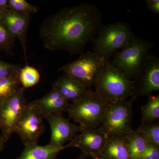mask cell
<instances>
[{
  "label": "cell",
  "instance_id": "obj_1",
  "mask_svg": "<svg viewBox=\"0 0 159 159\" xmlns=\"http://www.w3.org/2000/svg\"><path fill=\"white\" fill-rule=\"evenodd\" d=\"M103 25L101 11L95 5L82 3L60 9L43 22L39 36L51 51L82 54Z\"/></svg>",
  "mask_w": 159,
  "mask_h": 159
},
{
  "label": "cell",
  "instance_id": "obj_2",
  "mask_svg": "<svg viewBox=\"0 0 159 159\" xmlns=\"http://www.w3.org/2000/svg\"><path fill=\"white\" fill-rule=\"evenodd\" d=\"M133 81L121 71L106 63L94 84L95 92L108 103L126 100L131 97Z\"/></svg>",
  "mask_w": 159,
  "mask_h": 159
},
{
  "label": "cell",
  "instance_id": "obj_3",
  "mask_svg": "<svg viewBox=\"0 0 159 159\" xmlns=\"http://www.w3.org/2000/svg\"><path fill=\"white\" fill-rule=\"evenodd\" d=\"M97 35L92 40L94 52L109 61L128 45L134 34L128 24L119 21L102 25Z\"/></svg>",
  "mask_w": 159,
  "mask_h": 159
},
{
  "label": "cell",
  "instance_id": "obj_4",
  "mask_svg": "<svg viewBox=\"0 0 159 159\" xmlns=\"http://www.w3.org/2000/svg\"><path fill=\"white\" fill-rule=\"evenodd\" d=\"M154 46L152 42L134 35L128 45L114 54L109 62L129 79L133 80Z\"/></svg>",
  "mask_w": 159,
  "mask_h": 159
},
{
  "label": "cell",
  "instance_id": "obj_5",
  "mask_svg": "<svg viewBox=\"0 0 159 159\" xmlns=\"http://www.w3.org/2000/svg\"><path fill=\"white\" fill-rule=\"evenodd\" d=\"M108 105L96 92L90 91L70 104L69 116L80 127H99Z\"/></svg>",
  "mask_w": 159,
  "mask_h": 159
},
{
  "label": "cell",
  "instance_id": "obj_6",
  "mask_svg": "<svg viewBox=\"0 0 159 159\" xmlns=\"http://www.w3.org/2000/svg\"><path fill=\"white\" fill-rule=\"evenodd\" d=\"M135 99L108 103L99 128L108 138L127 136L133 129V106Z\"/></svg>",
  "mask_w": 159,
  "mask_h": 159
},
{
  "label": "cell",
  "instance_id": "obj_7",
  "mask_svg": "<svg viewBox=\"0 0 159 159\" xmlns=\"http://www.w3.org/2000/svg\"><path fill=\"white\" fill-rule=\"evenodd\" d=\"M107 61L94 51H89L75 61L61 66L58 71L70 75L89 89L95 84Z\"/></svg>",
  "mask_w": 159,
  "mask_h": 159
},
{
  "label": "cell",
  "instance_id": "obj_8",
  "mask_svg": "<svg viewBox=\"0 0 159 159\" xmlns=\"http://www.w3.org/2000/svg\"><path fill=\"white\" fill-rule=\"evenodd\" d=\"M43 118L42 110L35 101L26 104L14 131L24 145L37 144L45 130Z\"/></svg>",
  "mask_w": 159,
  "mask_h": 159
},
{
  "label": "cell",
  "instance_id": "obj_9",
  "mask_svg": "<svg viewBox=\"0 0 159 159\" xmlns=\"http://www.w3.org/2000/svg\"><path fill=\"white\" fill-rule=\"evenodd\" d=\"M20 87L12 96L0 104V131L3 142H8L27 103L24 92Z\"/></svg>",
  "mask_w": 159,
  "mask_h": 159
},
{
  "label": "cell",
  "instance_id": "obj_10",
  "mask_svg": "<svg viewBox=\"0 0 159 159\" xmlns=\"http://www.w3.org/2000/svg\"><path fill=\"white\" fill-rule=\"evenodd\" d=\"M133 90L131 98L136 99L142 97H149L159 90V58L148 54L142 68L133 80Z\"/></svg>",
  "mask_w": 159,
  "mask_h": 159
},
{
  "label": "cell",
  "instance_id": "obj_11",
  "mask_svg": "<svg viewBox=\"0 0 159 159\" xmlns=\"http://www.w3.org/2000/svg\"><path fill=\"white\" fill-rule=\"evenodd\" d=\"M80 131L69 143L79 148L87 157L101 155L108 138L99 127H80Z\"/></svg>",
  "mask_w": 159,
  "mask_h": 159
},
{
  "label": "cell",
  "instance_id": "obj_12",
  "mask_svg": "<svg viewBox=\"0 0 159 159\" xmlns=\"http://www.w3.org/2000/svg\"><path fill=\"white\" fill-rule=\"evenodd\" d=\"M44 118L50 124L51 130V140L49 144L62 147L65 143L70 141L80 131L79 125L72 123L62 114H48Z\"/></svg>",
  "mask_w": 159,
  "mask_h": 159
},
{
  "label": "cell",
  "instance_id": "obj_13",
  "mask_svg": "<svg viewBox=\"0 0 159 159\" xmlns=\"http://www.w3.org/2000/svg\"><path fill=\"white\" fill-rule=\"evenodd\" d=\"M30 16L9 10L2 16L0 20L15 38L18 39L21 44L25 57L27 59V34L30 21Z\"/></svg>",
  "mask_w": 159,
  "mask_h": 159
},
{
  "label": "cell",
  "instance_id": "obj_14",
  "mask_svg": "<svg viewBox=\"0 0 159 159\" xmlns=\"http://www.w3.org/2000/svg\"><path fill=\"white\" fill-rule=\"evenodd\" d=\"M55 89L67 101L72 103L81 99L90 92L73 77L65 74L53 83Z\"/></svg>",
  "mask_w": 159,
  "mask_h": 159
},
{
  "label": "cell",
  "instance_id": "obj_15",
  "mask_svg": "<svg viewBox=\"0 0 159 159\" xmlns=\"http://www.w3.org/2000/svg\"><path fill=\"white\" fill-rule=\"evenodd\" d=\"M34 101L40 106L44 116L67 112L70 105L68 101L54 88L44 97Z\"/></svg>",
  "mask_w": 159,
  "mask_h": 159
},
{
  "label": "cell",
  "instance_id": "obj_16",
  "mask_svg": "<svg viewBox=\"0 0 159 159\" xmlns=\"http://www.w3.org/2000/svg\"><path fill=\"white\" fill-rule=\"evenodd\" d=\"M70 147L69 144L62 147H57L48 144L41 146L37 144L25 145L22 153L16 159H57L60 152Z\"/></svg>",
  "mask_w": 159,
  "mask_h": 159
},
{
  "label": "cell",
  "instance_id": "obj_17",
  "mask_svg": "<svg viewBox=\"0 0 159 159\" xmlns=\"http://www.w3.org/2000/svg\"><path fill=\"white\" fill-rule=\"evenodd\" d=\"M101 155L107 159H131L127 136L108 138Z\"/></svg>",
  "mask_w": 159,
  "mask_h": 159
},
{
  "label": "cell",
  "instance_id": "obj_18",
  "mask_svg": "<svg viewBox=\"0 0 159 159\" xmlns=\"http://www.w3.org/2000/svg\"><path fill=\"white\" fill-rule=\"evenodd\" d=\"M129 154L131 159H141L148 143L138 130H132L127 135Z\"/></svg>",
  "mask_w": 159,
  "mask_h": 159
},
{
  "label": "cell",
  "instance_id": "obj_19",
  "mask_svg": "<svg viewBox=\"0 0 159 159\" xmlns=\"http://www.w3.org/2000/svg\"><path fill=\"white\" fill-rule=\"evenodd\" d=\"M142 125L153 123L159 119V95H150L148 101L141 107Z\"/></svg>",
  "mask_w": 159,
  "mask_h": 159
},
{
  "label": "cell",
  "instance_id": "obj_20",
  "mask_svg": "<svg viewBox=\"0 0 159 159\" xmlns=\"http://www.w3.org/2000/svg\"><path fill=\"white\" fill-rule=\"evenodd\" d=\"M19 72L0 79V104L13 95L19 88Z\"/></svg>",
  "mask_w": 159,
  "mask_h": 159
},
{
  "label": "cell",
  "instance_id": "obj_21",
  "mask_svg": "<svg viewBox=\"0 0 159 159\" xmlns=\"http://www.w3.org/2000/svg\"><path fill=\"white\" fill-rule=\"evenodd\" d=\"M20 84L24 89L32 87L37 84L40 80V74L37 69L31 66L26 65L20 69Z\"/></svg>",
  "mask_w": 159,
  "mask_h": 159
},
{
  "label": "cell",
  "instance_id": "obj_22",
  "mask_svg": "<svg viewBox=\"0 0 159 159\" xmlns=\"http://www.w3.org/2000/svg\"><path fill=\"white\" fill-rule=\"evenodd\" d=\"M16 39L0 20V52L13 55Z\"/></svg>",
  "mask_w": 159,
  "mask_h": 159
},
{
  "label": "cell",
  "instance_id": "obj_23",
  "mask_svg": "<svg viewBox=\"0 0 159 159\" xmlns=\"http://www.w3.org/2000/svg\"><path fill=\"white\" fill-rule=\"evenodd\" d=\"M137 130L142 134L148 143L159 146V122L145 125L141 124Z\"/></svg>",
  "mask_w": 159,
  "mask_h": 159
},
{
  "label": "cell",
  "instance_id": "obj_24",
  "mask_svg": "<svg viewBox=\"0 0 159 159\" xmlns=\"http://www.w3.org/2000/svg\"><path fill=\"white\" fill-rule=\"evenodd\" d=\"M9 8L11 11L29 16L37 13L39 10L37 6L25 0H9Z\"/></svg>",
  "mask_w": 159,
  "mask_h": 159
},
{
  "label": "cell",
  "instance_id": "obj_25",
  "mask_svg": "<svg viewBox=\"0 0 159 159\" xmlns=\"http://www.w3.org/2000/svg\"><path fill=\"white\" fill-rule=\"evenodd\" d=\"M21 66L5 62L0 60V79L5 78L20 71Z\"/></svg>",
  "mask_w": 159,
  "mask_h": 159
},
{
  "label": "cell",
  "instance_id": "obj_26",
  "mask_svg": "<svg viewBox=\"0 0 159 159\" xmlns=\"http://www.w3.org/2000/svg\"><path fill=\"white\" fill-rule=\"evenodd\" d=\"M141 159H159V146L148 143Z\"/></svg>",
  "mask_w": 159,
  "mask_h": 159
},
{
  "label": "cell",
  "instance_id": "obj_27",
  "mask_svg": "<svg viewBox=\"0 0 159 159\" xmlns=\"http://www.w3.org/2000/svg\"><path fill=\"white\" fill-rule=\"evenodd\" d=\"M147 8L149 11L158 14L159 13V0H146L145 1Z\"/></svg>",
  "mask_w": 159,
  "mask_h": 159
},
{
  "label": "cell",
  "instance_id": "obj_28",
  "mask_svg": "<svg viewBox=\"0 0 159 159\" xmlns=\"http://www.w3.org/2000/svg\"><path fill=\"white\" fill-rule=\"evenodd\" d=\"M9 9V0H0V18Z\"/></svg>",
  "mask_w": 159,
  "mask_h": 159
},
{
  "label": "cell",
  "instance_id": "obj_29",
  "mask_svg": "<svg viewBox=\"0 0 159 159\" xmlns=\"http://www.w3.org/2000/svg\"><path fill=\"white\" fill-rule=\"evenodd\" d=\"M5 143L3 142L2 139V135H1V131H0V152L2 151L4 148V145Z\"/></svg>",
  "mask_w": 159,
  "mask_h": 159
},
{
  "label": "cell",
  "instance_id": "obj_30",
  "mask_svg": "<svg viewBox=\"0 0 159 159\" xmlns=\"http://www.w3.org/2000/svg\"><path fill=\"white\" fill-rule=\"evenodd\" d=\"M92 158L93 159H107L105 157H104L101 154L97 156L93 157Z\"/></svg>",
  "mask_w": 159,
  "mask_h": 159
},
{
  "label": "cell",
  "instance_id": "obj_31",
  "mask_svg": "<svg viewBox=\"0 0 159 159\" xmlns=\"http://www.w3.org/2000/svg\"><path fill=\"white\" fill-rule=\"evenodd\" d=\"M87 157L86 156L84 155V154H83V153H81V154L80 155L79 157L77 159H85Z\"/></svg>",
  "mask_w": 159,
  "mask_h": 159
}]
</instances>
